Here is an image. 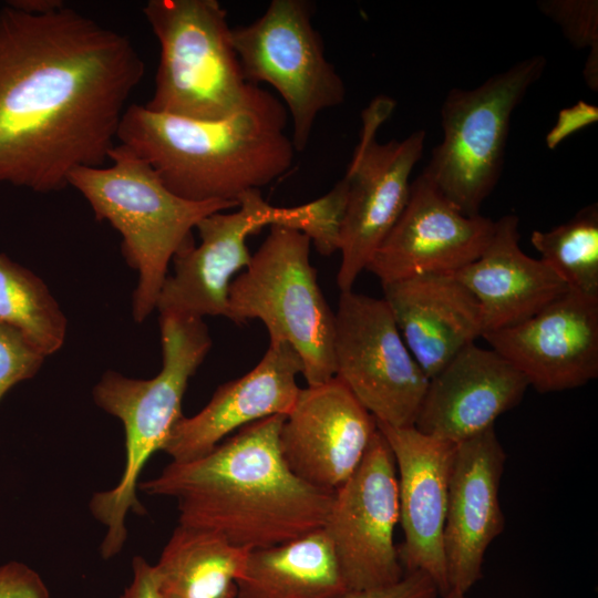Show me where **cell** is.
<instances>
[{
	"label": "cell",
	"mask_w": 598,
	"mask_h": 598,
	"mask_svg": "<svg viewBox=\"0 0 598 598\" xmlns=\"http://www.w3.org/2000/svg\"><path fill=\"white\" fill-rule=\"evenodd\" d=\"M400 333L431 379L482 337L477 300L453 274H422L382 283Z\"/></svg>",
	"instance_id": "cell-21"
},
{
	"label": "cell",
	"mask_w": 598,
	"mask_h": 598,
	"mask_svg": "<svg viewBox=\"0 0 598 598\" xmlns=\"http://www.w3.org/2000/svg\"><path fill=\"white\" fill-rule=\"evenodd\" d=\"M377 431V420L334 377L300 389L279 446L296 476L334 492L357 470Z\"/></svg>",
	"instance_id": "cell-17"
},
{
	"label": "cell",
	"mask_w": 598,
	"mask_h": 598,
	"mask_svg": "<svg viewBox=\"0 0 598 598\" xmlns=\"http://www.w3.org/2000/svg\"><path fill=\"white\" fill-rule=\"evenodd\" d=\"M0 598H50V590L37 570L10 560L0 564Z\"/></svg>",
	"instance_id": "cell-29"
},
{
	"label": "cell",
	"mask_w": 598,
	"mask_h": 598,
	"mask_svg": "<svg viewBox=\"0 0 598 598\" xmlns=\"http://www.w3.org/2000/svg\"><path fill=\"white\" fill-rule=\"evenodd\" d=\"M302 369L290 344L270 342L248 373L219 385L195 415H183L162 451L174 462L190 461L210 452L236 430L268 416L287 415L297 401L300 388L296 379Z\"/></svg>",
	"instance_id": "cell-20"
},
{
	"label": "cell",
	"mask_w": 598,
	"mask_h": 598,
	"mask_svg": "<svg viewBox=\"0 0 598 598\" xmlns=\"http://www.w3.org/2000/svg\"><path fill=\"white\" fill-rule=\"evenodd\" d=\"M537 7L560 28L574 48L598 53L597 0H540Z\"/></svg>",
	"instance_id": "cell-27"
},
{
	"label": "cell",
	"mask_w": 598,
	"mask_h": 598,
	"mask_svg": "<svg viewBox=\"0 0 598 598\" xmlns=\"http://www.w3.org/2000/svg\"><path fill=\"white\" fill-rule=\"evenodd\" d=\"M286 415L256 421L205 455L172 461L138 483L173 497L178 524L217 533L247 549L283 544L322 529L334 492L312 486L286 464L279 433Z\"/></svg>",
	"instance_id": "cell-2"
},
{
	"label": "cell",
	"mask_w": 598,
	"mask_h": 598,
	"mask_svg": "<svg viewBox=\"0 0 598 598\" xmlns=\"http://www.w3.org/2000/svg\"><path fill=\"white\" fill-rule=\"evenodd\" d=\"M528 386L499 353L472 343L429 379L414 426L457 444L494 426L499 415L523 400Z\"/></svg>",
	"instance_id": "cell-19"
},
{
	"label": "cell",
	"mask_w": 598,
	"mask_h": 598,
	"mask_svg": "<svg viewBox=\"0 0 598 598\" xmlns=\"http://www.w3.org/2000/svg\"><path fill=\"white\" fill-rule=\"evenodd\" d=\"M159 329L162 368L155 377L135 379L109 370L92 391L95 404L118 419L125 434V464L118 483L93 494L89 502L91 514L106 530L100 546L103 559L122 551L127 539V515L145 514L137 497L141 473L151 456L163 450L183 416L188 381L212 348L202 318L161 312Z\"/></svg>",
	"instance_id": "cell-4"
},
{
	"label": "cell",
	"mask_w": 598,
	"mask_h": 598,
	"mask_svg": "<svg viewBox=\"0 0 598 598\" xmlns=\"http://www.w3.org/2000/svg\"><path fill=\"white\" fill-rule=\"evenodd\" d=\"M530 241L568 289L598 297L597 203L548 231L534 230Z\"/></svg>",
	"instance_id": "cell-26"
},
{
	"label": "cell",
	"mask_w": 598,
	"mask_h": 598,
	"mask_svg": "<svg viewBox=\"0 0 598 598\" xmlns=\"http://www.w3.org/2000/svg\"><path fill=\"white\" fill-rule=\"evenodd\" d=\"M395 463L399 523L398 547L405 573L423 571L439 588L450 591L444 553L448 485L456 444L422 433L415 426L392 427L377 422Z\"/></svg>",
	"instance_id": "cell-16"
},
{
	"label": "cell",
	"mask_w": 598,
	"mask_h": 598,
	"mask_svg": "<svg viewBox=\"0 0 598 598\" xmlns=\"http://www.w3.org/2000/svg\"><path fill=\"white\" fill-rule=\"evenodd\" d=\"M45 358L22 332L0 323V400L18 383L32 379Z\"/></svg>",
	"instance_id": "cell-28"
},
{
	"label": "cell",
	"mask_w": 598,
	"mask_h": 598,
	"mask_svg": "<svg viewBox=\"0 0 598 598\" xmlns=\"http://www.w3.org/2000/svg\"><path fill=\"white\" fill-rule=\"evenodd\" d=\"M546 59L533 55L471 89H452L441 109L442 142L423 169L464 215L480 208L502 174L511 117L543 75Z\"/></svg>",
	"instance_id": "cell-9"
},
{
	"label": "cell",
	"mask_w": 598,
	"mask_h": 598,
	"mask_svg": "<svg viewBox=\"0 0 598 598\" xmlns=\"http://www.w3.org/2000/svg\"><path fill=\"white\" fill-rule=\"evenodd\" d=\"M506 453L495 426L456 444L448 485L444 553L450 590L467 594L503 533L499 499Z\"/></svg>",
	"instance_id": "cell-18"
},
{
	"label": "cell",
	"mask_w": 598,
	"mask_h": 598,
	"mask_svg": "<svg viewBox=\"0 0 598 598\" xmlns=\"http://www.w3.org/2000/svg\"><path fill=\"white\" fill-rule=\"evenodd\" d=\"M132 580L120 598H158L156 594L153 565L142 556L132 560Z\"/></svg>",
	"instance_id": "cell-32"
},
{
	"label": "cell",
	"mask_w": 598,
	"mask_h": 598,
	"mask_svg": "<svg viewBox=\"0 0 598 598\" xmlns=\"http://www.w3.org/2000/svg\"><path fill=\"white\" fill-rule=\"evenodd\" d=\"M110 166L80 167L69 185L87 200L97 220L122 236V252L137 272L132 313L143 322L154 309L174 256L194 243L193 228L206 216L238 202H192L171 192L151 165L123 144L109 153Z\"/></svg>",
	"instance_id": "cell-5"
},
{
	"label": "cell",
	"mask_w": 598,
	"mask_h": 598,
	"mask_svg": "<svg viewBox=\"0 0 598 598\" xmlns=\"http://www.w3.org/2000/svg\"><path fill=\"white\" fill-rule=\"evenodd\" d=\"M395 101L377 96L362 112V130L344 175L348 185L340 225L341 262L337 285L352 290L400 215L410 194V176L423 154L426 132L417 130L401 141H377Z\"/></svg>",
	"instance_id": "cell-12"
},
{
	"label": "cell",
	"mask_w": 598,
	"mask_h": 598,
	"mask_svg": "<svg viewBox=\"0 0 598 598\" xmlns=\"http://www.w3.org/2000/svg\"><path fill=\"white\" fill-rule=\"evenodd\" d=\"M494 230L495 221L464 215L422 172L367 270L381 283L422 274H454L481 256Z\"/></svg>",
	"instance_id": "cell-14"
},
{
	"label": "cell",
	"mask_w": 598,
	"mask_h": 598,
	"mask_svg": "<svg viewBox=\"0 0 598 598\" xmlns=\"http://www.w3.org/2000/svg\"><path fill=\"white\" fill-rule=\"evenodd\" d=\"M336 374L377 422L414 426L429 378L383 298L341 292L334 312Z\"/></svg>",
	"instance_id": "cell-11"
},
{
	"label": "cell",
	"mask_w": 598,
	"mask_h": 598,
	"mask_svg": "<svg viewBox=\"0 0 598 598\" xmlns=\"http://www.w3.org/2000/svg\"><path fill=\"white\" fill-rule=\"evenodd\" d=\"M433 579L423 571L405 573L395 584L373 589L348 591L340 598H440Z\"/></svg>",
	"instance_id": "cell-30"
},
{
	"label": "cell",
	"mask_w": 598,
	"mask_h": 598,
	"mask_svg": "<svg viewBox=\"0 0 598 598\" xmlns=\"http://www.w3.org/2000/svg\"><path fill=\"white\" fill-rule=\"evenodd\" d=\"M597 121L598 107L586 101H578L573 106L561 109L555 125L546 135V146L555 150L569 135Z\"/></svg>",
	"instance_id": "cell-31"
},
{
	"label": "cell",
	"mask_w": 598,
	"mask_h": 598,
	"mask_svg": "<svg viewBox=\"0 0 598 598\" xmlns=\"http://www.w3.org/2000/svg\"><path fill=\"white\" fill-rule=\"evenodd\" d=\"M518 221L516 215L495 221L481 256L453 274L480 305L482 336L529 319L568 290L548 265L520 249Z\"/></svg>",
	"instance_id": "cell-22"
},
{
	"label": "cell",
	"mask_w": 598,
	"mask_h": 598,
	"mask_svg": "<svg viewBox=\"0 0 598 598\" xmlns=\"http://www.w3.org/2000/svg\"><path fill=\"white\" fill-rule=\"evenodd\" d=\"M250 549L221 535L178 524L153 576L158 598H237Z\"/></svg>",
	"instance_id": "cell-24"
},
{
	"label": "cell",
	"mask_w": 598,
	"mask_h": 598,
	"mask_svg": "<svg viewBox=\"0 0 598 598\" xmlns=\"http://www.w3.org/2000/svg\"><path fill=\"white\" fill-rule=\"evenodd\" d=\"M540 393L598 377V297L568 289L529 319L482 336Z\"/></svg>",
	"instance_id": "cell-15"
},
{
	"label": "cell",
	"mask_w": 598,
	"mask_h": 598,
	"mask_svg": "<svg viewBox=\"0 0 598 598\" xmlns=\"http://www.w3.org/2000/svg\"><path fill=\"white\" fill-rule=\"evenodd\" d=\"M288 113L270 92L255 86L247 103L218 121L156 113L132 104L116 138L146 161L163 184L192 202L238 198L260 189L292 165Z\"/></svg>",
	"instance_id": "cell-3"
},
{
	"label": "cell",
	"mask_w": 598,
	"mask_h": 598,
	"mask_svg": "<svg viewBox=\"0 0 598 598\" xmlns=\"http://www.w3.org/2000/svg\"><path fill=\"white\" fill-rule=\"evenodd\" d=\"M144 62L125 34L65 6L0 11V184L37 193L102 166Z\"/></svg>",
	"instance_id": "cell-1"
},
{
	"label": "cell",
	"mask_w": 598,
	"mask_h": 598,
	"mask_svg": "<svg viewBox=\"0 0 598 598\" xmlns=\"http://www.w3.org/2000/svg\"><path fill=\"white\" fill-rule=\"evenodd\" d=\"M306 0H272L247 25L231 28V41L249 84L267 83L282 97L292 123L295 151H303L320 112L343 103L346 86L327 60Z\"/></svg>",
	"instance_id": "cell-10"
},
{
	"label": "cell",
	"mask_w": 598,
	"mask_h": 598,
	"mask_svg": "<svg viewBox=\"0 0 598 598\" xmlns=\"http://www.w3.org/2000/svg\"><path fill=\"white\" fill-rule=\"evenodd\" d=\"M350 591L322 529L249 551L237 598H340Z\"/></svg>",
	"instance_id": "cell-23"
},
{
	"label": "cell",
	"mask_w": 598,
	"mask_h": 598,
	"mask_svg": "<svg viewBox=\"0 0 598 598\" xmlns=\"http://www.w3.org/2000/svg\"><path fill=\"white\" fill-rule=\"evenodd\" d=\"M238 203L234 212L203 218L196 226L200 243L174 256V271L166 277L156 303L159 313L227 318L230 283L251 260L247 239L266 226L306 234L323 256L338 249L343 203L332 190L295 207L270 205L260 189L244 193Z\"/></svg>",
	"instance_id": "cell-6"
},
{
	"label": "cell",
	"mask_w": 598,
	"mask_h": 598,
	"mask_svg": "<svg viewBox=\"0 0 598 598\" xmlns=\"http://www.w3.org/2000/svg\"><path fill=\"white\" fill-rule=\"evenodd\" d=\"M310 238L296 229L270 226L249 265L230 283L227 319H251L267 328L270 342H286L302 361L308 385L336 374L334 312L310 261Z\"/></svg>",
	"instance_id": "cell-8"
},
{
	"label": "cell",
	"mask_w": 598,
	"mask_h": 598,
	"mask_svg": "<svg viewBox=\"0 0 598 598\" xmlns=\"http://www.w3.org/2000/svg\"><path fill=\"white\" fill-rule=\"evenodd\" d=\"M399 517L394 457L378 429L357 470L334 491L322 527L350 591L385 587L404 576L394 544Z\"/></svg>",
	"instance_id": "cell-13"
},
{
	"label": "cell",
	"mask_w": 598,
	"mask_h": 598,
	"mask_svg": "<svg viewBox=\"0 0 598 598\" xmlns=\"http://www.w3.org/2000/svg\"><path fill=\"white\" fill-rule=\"evenodd\" d=\"M143 14L161 50L147 110L218 121L247 103L256 85L244 76L218 1L150 0Z\"/></svg>",
	"instance_id": "cell-7"
},
{
	"label": "cell",
	"mask_w": 598,
	"mask_h": 598,
	"mask_svg": "<svg viewBox=\"0 0 598 598\" xmlns=\"http://www.w3.org/2000/svg\"><path fill=\"white\" fill-rule=\"evenodd\" d=\"M7 4L31 13H47L65 6L60 0H12L8 1Z\"/></svg>",
	"instance_id": "cell-33"
},
{
	"label": "cell",
	"mask_w": 598,
	"mask_h": 598,
	"mask_svg": "<svg viewBox=\"0 0 598 598\" xmlns=\"http://www.w3.org/2000/svg\"><path fill=\"white\" fill-rule=\"evenodd\" d=\"M440 598H470L467 594H462L455 590H450L445 595L441 596Z\"/></svg>",
	"instance_id": "cell-34"
},
{
	"label": "cell",
	"mask_w": 598,
	"mask_h": 598,
	"mask_svg": "<svg viewBox=\"0 0 598 598\" xmlns=\"http://www.w3.org/2000/svg\"><path fill=\"white\" fill-rule=\"evenodd\" d=\"M0 323L22 332L45 357L65 342L68 320L45 282L0 254Z\"/></svg>",
	"instance_id": "cell-25"
}]
</instances>
